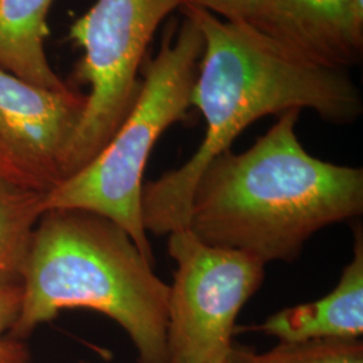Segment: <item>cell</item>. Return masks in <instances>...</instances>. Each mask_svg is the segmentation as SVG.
Listing matches in <instances>:
<instances>
[{
	"label": "cell",
	"instance_id": "13",
	"mask_svg": "<svg viewBox=\"0 0 363 363\" xmlns=\"http://www.w3.org/2000/svg\"><path fill=\"white\" fill-rule=\"evenodd\" d=\"M22 303L21 283H0V363H28L30 351L10 335Z\"/></svg>",
	"mask_w": 363,
	"mask_h": 363
},
{
	"label": "cell",
	"instance_id": "16",
	"mask_svg": "<svg viewBox=\"0 0 363 363\" xmlns=\"http://www.w3.org/2000/svg\"><path fill=\"white\" fill-rule=\"evenodd\" d=\"M225 363H230V361H229V362H225Z\"/></svg>",
	"mask_w": 363,
	"mask_h": 363
},
{
	"label": "cell",
	"instance_id": "2",
	"mask_svg": "<svg viewBox=\"0 0 363 363\" xmlns=\"http://www.w3.org/2000/svg\"><path fill=\"white\" fill-rule=\"evenodd\" d=\"M298 109L280 115L241 154L216 156L198 178L189 225L213 247L292 262L313 234L362 216V169L318 159L296 135Z\"/></svg>",
	"mask_w": 363,
	"mask_h": 363
},
{
	"label": "cell",
	"instance_id": "9",
	"mask_svg": "<svg viewBox=\"0 0 363 363\" xmlns=\"http://www.w3.org/2000/svg\"><path fill=\"white\" fill-rule=\"evenodd\" d=\"M354 256L337 286L325 298L271 315L257 330L280 342L343 337L363 334V234L354 230Z\"/></svg>",
	"mask_w": 363,
	"mask_h": 363
},
{
	"label": "cell",
	"instance_id": "6",
	"mask_svg": "<svg viewBox=\"0 0 363 363\" xmlns=\"http://www.w3.org/2000/svg\"><path fill=\"white\" fill-rule=\"evenodd\" d=\"M177 264L169 286V363L230 361L235 320L265 277V264L240 250L213 247L189 228L169 234Z\"/></svg>",
	"mask_w": 363,
	"mask_h": 363
},
{
	"label": "cell",
	"instance_id": "4",
	"mask_svg": "<svg viewBox=\"0 0 363 363\" xmlns=\"http://www.w3.org/2000/svg\"><path fill=\"white\" fill-rule=\"evenodd\" d=\"M144 79L130 115L113 138L82 169L43 195V211L82 208L116 222L130 234L145 259L155 264L142 218L144 169L156 142L186 117L203 52V38L183 15L169 30Z\"/></svg>",
	"mask_w": 363,
	"mask_h": 363
},
{
	"label": "cell",
	"instance_id": "3",
	"mask_svg": "<svg viewBox=\"0 0 363 363\" xmlns=\"http://www.w3.org/2000/svg\"><path fill=\"white\" fill-rule=\"evenodd\" d=\"M22 303L10 335L25 340L64 310L86 308L115 320L138 363H169V286L116 222L82 208L40 216L22 273Z\"/></svg>",
	"mask_w": 363,
	"mask_h": 363
},
{
	"label": "cell",
	"instance_id": "15",
	"mask_svg": "<svg viewBox=\"0 0 363 363\" xmlns=\"http://www.w3.org/2000/svg\"><path fill=\"white\" fill-rule=\"evenodd\" d=\"M351 7L357 23L363 27V0H351Z\"/></svg>",
	"mask_w": 363,
	"mask_h": 363
},
{
	"label": "cell",
	"instance_id": "5",
	"mask_svg": "<svg viewBox=\"0 0 363 363\" xmlns=\"http://www.w3.org/2000/svg\"><path fill=\"white\" fill-rule=\"evenodd\" d=\"M181 7L182 0H97L70 26L69 38L84 50L73 78L91 91L67 152L65 179L89 164L125 121L156 28Z\"/></svg>",
	"mask_w": 363,
	"mask_h": 363
},
{
	"label": "cell",
	"instance_id": "11",
	"mask_svg": "<svg viewBox=\"0 0 363 363\" xmlns=\"http://www.w3.org/2000/svg\"><path fill=\"white\" fill-rule=\"evenodd\" d=\"M43 195L0 181V283H21Z\"/></svg>",
	"mask_w": 363,
	"mask_h": 363
},
{
	"label": "cell",
	"instance_id": "8",
	"mask_svg": "<svg viewBox=\"0 0 363 363\" xmlns=\"http://www.w3.org/2000/svg\"><path fill=\"white\" fill-rule=\"evenodd\" d=\"M247 23L320 65L347 70L362 57L363 27L351 0H252Z\"/></svg>",
	"mask_w": 363,
	"mask_h": 363
},
{
	"label": "cell",
	"instance_id": "17",
	"mask_svg": "<svg viewBox=\"0 0 363 363\" xmlns=\"http://www.w3.org/2000/svg\"><path fill=\"white\" fill-rule=\"evenodd\" d=\"M79 363H86V362H79Z\"/></svg>",
	"mask_w": 363,
	"mask_h": 363
},
{
	"label": "cell",
	"instance_id": "14",
	"mask_svg": "<svg viewBox=\"0 0 363 363\" xmlns=\"http://www.w3.org/2000/svg\"><path fill=\"white\" fill-rule=\"evenodd\" d=\"M183 6L203 9L232 22L247 23L252 13V0H182V7Z\"/></svg>",
	"mask_w": 363,
	"mask_h": 363
},
{
	"label": "cell",
	"instance_id": "7",
	"mask_svg": "<svg viewBox=\"0 0 363 363\" xmlns=\"http://www.w3.org/2000/svg\"><path fill=\"white\" fill-rule=\"evenodd\" d=\"M86 106L73 86L48 89L0 69V181L46 195L65 179L67 152Z\"/></svg>",
	"mask_w": 363,
	"mask_h": 363
},
{
	"label": "cell",
	"instance_id": "12",
	"mask_svg": "<svg viewBox=\"0 0 363 363\" xmlns=\"http://www.w3.org/2000/svg\"><path fill=\"white\" fill-rule=\"evenodd\" d=\"M230 363H363V342L361 337L280 342L264 352L233 346Z\"/></svg>",
	"mask_w": 363,
	"mask_h": 363
},
{
	"label": "cell",
	"instance_id": "1",
	"mask_svg": "<svg viewBox=\"0 0 363 363\" xmlns=\"http://www.w3.org/2000/svg\"><path fill=\"white\" fill-rule=\"evenodd\" d=\"M181 10L203 38L191 106L202 113L206 132L179 169L144 183V229L156 235L187 228L191 194L202 171L261 117L311 109L325 121L346 125L363 112L361 91L346 69L308 61L247 22L220 19L193 6Z\"/></svg>",
	"mask_w": 363,
	"mask_h": 363
},
{
	"label": "cell",
	"instance_id": "10",
	"mask_svg": "<svg viewBox=\"0 0 363 363\" xmlns=\"http://www.w3.org/2000/svg\"><path fill=\"white\" fill-rule=\"evenodd\" d=\"M54 0H0V69L48 89L69 86L46 55L48 15Z\"/></svg>",
	"mask_w": 363,
	"mask_h": 363
}]
</instances>
